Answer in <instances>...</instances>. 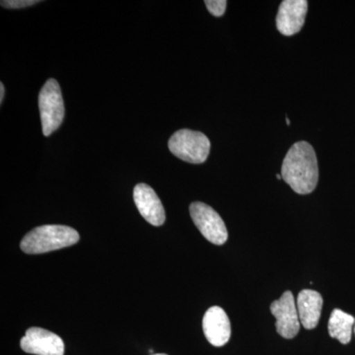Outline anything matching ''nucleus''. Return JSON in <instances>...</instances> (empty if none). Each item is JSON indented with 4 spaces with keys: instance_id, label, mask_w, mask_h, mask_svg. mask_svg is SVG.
<instances>
[{
    "instance_id": "f257e3e1",
    "label": "nucleus",
    "mask_w": 355,
    "mask_h": 355,
    "mask_svg": "<svg viewBox=\"0 0 355 355\" xmlns=\"http://www.w3.org/2000/svg\"><path fill=\"white\" fill-rule=\"evenodd\" d=\"M282 177L299 195H308L316 189L319 168L316 153L310 144L299 141L291 146L282 163Z\"/></svg>"
},
{
    "instance_id": "f03ea898",
    "label": "nucleus",
    "mask_w": 355,
    "mask_h": 355,
    "mask_svg": "<svg viewBox=\"0 0 355 355\" xmlns=\"http://www.w3.org/2000/svg\"><path fill=\"white\" fill-rule=\"evenodd\" d=\"M78 241L76 229L65 225H43L27 233L20 247L26 254H44L72 246Z\"/></svg>"
},
{
    "instance_id": "7ed1b4c3",
    "label": "nucleus",
    "mask_w": 355,
    "mask_h": 355,
    "mask_svg": "<svg viewBox=\"0 0 355 355\" xmlns=\"http://www.w3.org/2000/svg\"><path fill=\"white\" fill-rule=\"evenodd\" d=\"M168 147L181 160L191 164H202L209 157L210 141L205 133L184 128L170 137Z\"/></svg>"
},
{
    "instance_id": "20e7f679",
    "label": "nucleus",
    "mask_w": 355,
    "mask_h": 355,
    "mask_svg": "<svg viewBox=\"0 0 355 355\" xmlns=\"http://www.w3.org/2000/svg\"><path fill=\"white\" fill-rule=\"evenodd\" d=\"M39 110L43 135L49 137L62 125L64 119V99L55 79H49L40 91Z\"/></svg>"
},
{
    "instance_id": "39448f33",
    "label": "nucleus",
    "mask_w": 355,
    "mask_h": 355,
    "mask_svg": "<svg viewBox=\"0 0 355 355\" xmlns=\"http://www.w3.org/2000/svg\"><path fill=\"white\" fill-rule=\"evenodd\" d=\"M190 214L193 223L207 241L218 246L225 244L227 228L216 210L205 203L196 202L190 205Z\"/></svg>"
},
{
    "instance_id": "423d86ee",
    "label": "nucleus",
    "mask_w": 355,
    "mask_h": 355,
    "mask_svg": "<svg viewBox=\"0 0 355 355\" xmlns=\"http://www.w3.org/2000/svg\"><path fill=\"white\" fill-rule=\"evenodd\" d=\"M270 312L277 319L275 327L282 338L291 340L297 336L301 323L295 299L291 291L284 292L279 300L273 301L270 305Z\"/></svg>"
},
{
    "instance_id": "0eeeda50",
    "label": "nucleus",
    "mask_w": 355,
    "mask_h": 355,
    "mask_svg": "<svg viewBox=\"0 0 355 355\" xmlns=\"http://www.w3.org/2000/svg\"><path fill=\"white\" fill-rule=\"evenodd\" d=\"M21 349L30 354L64 355V340L55 334L33 327L26 331L20 342Z\"/></svg>"
},
{
    "instance_id": "6e6552de",
    "label": "nucleus",
    "mask_w": 355,
    "mask_h": 355,
    "mask_svg": "<svg viewBox=\"0 0 355 355\" xmlns=\"http://www.w3.org/2000/svg\"><path fill=\"white\" fill-rule=\"evenodd\" d=\"M133 200L142 217L153 226L164 224L166 214L160 198L151 187L139 184L133 190Z\"/></svg>"
},
{
    "instance_id": "1a4fd4ad",
    "label": "nucleus",
    "mask_w": 355,
    "mask_h": 355,
    "mask_svg": "<svg viewBox=\"0 0 355 355\" xmlns=\"http://www.w3.org/2000/svg\"><path fill=\"white\" fill-rule=\"evenodd\" d=\"M307 10L306 0H284L277 16V30L284 36L297 34L304 25Z\"/></svg>"
},
{
    "instance_id": "9d476101",
    "label": "nucleus",
    "mask_w": 355,
    "mask_h": 355,
    "mask_svg": "<svg viewBox=\"0 0 355 355\" xmlns=\"http://www.w3.org/2000/svg\"><path fill=\"white\" fill-rule=\"evenodd\" d=\"M202 329L205 338L214 347H223L230 340V321L225 311L218 306L207 311L202 320Z\"/></svg>"
},
{
    "instance_id": "9b49d317",
    "label": "nucleus",
    "mask_w": 355,
    "mask_h": 355,
    "mask_svg": "<svg viewBox=\"0 0 355 355\" xmlns=\"http://www.w3.org/2000/svg\"><path fill=\"white\" fill-rule=\"evenodd\" d=\"M296 306L301 324L307 330L316 328L323 308V297L321 294L311 289H304L299 293Z\"/></svg>"
},
{
    "instance_id": "f8f14e48",
    "label": "nucleus",
    "mask_w": 355,
    "mask_h": 355,
    "mask_svg": "<svg viewBox=\"0 0 355 355\" xmlns=\"http://www.w3.org/2000/svg\"><path fill=\"white\" fill-rule=\"evenodd\" d=\"M354 324V316L342 310L335 309L331 312L329 320V334L331 338H336L343 345H347L352 340Z\"/></svg>"
},
{
    "instance_id": "ddd939ff",
    "label": "nucleus",
    "mask_w": 355,
    "mask_h": 355,
    "mask_svg": "<svg viewBox=\"0 0 355 355\" xmlns=\"http://www.w3.org/2000/svg\"><path fill=\"white\" fill-rule=\"evenodd\" d=\"M205 3L210 14L216 17H220L223 15L225 13L226 6H227V1L225 0H205Z\"/></svg>"
},
{
    "instance_id": "4468645a",
    "label": "nucleus",
    "mask_w": 355,
    "mask_h": 355,
    "mask_svg": "<svg viewBox=\"0 0 355 355\" xmlns=\"http://www.w3.org/2000/svg\"><path fill=\"white\" fill-rule=\"evenodd\" d=\"M39 2L41 1H36V0H2L1 6L6 7V8L19 9L35 6Z\"/></svg>"
},
{
    "instance_id": "2eb2a0df",
    "label": "nucleus",
    "mask_w": 355,
    "mask_h": 355,
    "mask_svg": "<svg viewBox=\"0 0 355 355\" xmlns=\"http://www.w3.org/2000/svg\"><path fill=\"white\" fill-rule=\"evenodd\" d=\"M4 94H6V89H4L3 83L0 84V103H3Z\"/></svg>"
},
{
    "instance_id": "dca6fc26",
    "label": "nucleus",
    "mask_w": 355,
    "mask_h": 355,
    "mask_svg": "<svg viewBox=\"0 0 355 355\" xmlns=\"http://www.w3.org/2000/svg\"><path fill=\"white\" fill-rule=\"evenodd\" d=\"M286 123H287V125H291V120H289V119L287 118V116H286Z\"/></svg>"
},
{
    "instance_id": "f3484780",
    "label": "nucleus",
    "mask_w": 355,
    "mask_h": 355,
    "mask_svg": "<svg viewBox=\"0 0 355 355\" xmlns=\"http://www.w3.org/2000/svg\"><path fill=\"white\" fill-rule=\"evenodd\" d=\"M277 180H282V175H280V174H277Z\"/></svg>"
},
{
    "instance_id": "a211bd4d",
    "label": "nucleus",
    "mask_w": 355,
    "mask_h": 355,
    "mask_svg": "<svg viewBox=\"0 0 355 355\" xmlns=\"http://www.w3.org/2000/svg\"><path fill=\"white\" fill-rule=\"evenodd\" d=\"M151 355H168V354H151Z\"/></svg>"
},
{
    "instance_id": "6ab92c4d",
    "label": "nucleus",
    "mask_w": 355,
    "mask_h": 355,
    "mask_svg": "<svg viewBox=\"0 0 355 355\" xmlns=\"http://www.w3.org/2000/svg\"><path fill=\"white\" fill-rule=\"evenodd\" d=\"M354 335H355V324H354Z\"/></svg>"
}]
</instances>
